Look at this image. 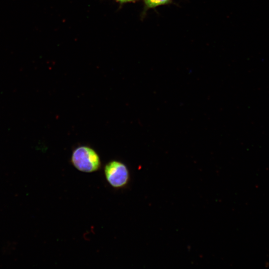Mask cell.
<instances>
[{
	"mask_svg": "<svg viewBox=\"0 0 269 269\" xmlns=\"http://www.w3.org/2000/svg\"><path fill=\"white\" fill-rule=\"evenodd\" d=\"M71 162L77 169L87 173L97 171L101 166L98 153L93 148L87 146H80L73 150Z\"/></svg>",
	"mask_w": 269,
	"mask_h": 269,
	"instance_id": "6da1fadb",
	"label": "cell"
},
{
	"mask_svg": "<svg viewBox=\"0 0 269 269\" xmlns=\"http://www.w3.org/2000/svg\"><path fill=\"white\" fill-rule=\"evenodd\" d=\"M143 9L141 13L142 18L149 9L171 3L173 0H143Z\"/></svg>",
	"mask_w": 269,
	"mask_h": 269,
	"instance_id": "3957f363",
	"label": "cell"
},
{
	"mask_svg": "<svg viewBox=\"0 0 269 269\" xmlns=\"http://www.w3.org/2000/svg\"><path fill=\"white\" fill-rule=\"evenodd\" d=\"M104 173L107 181L114 188L124 187L130 179L128 168L120 161L113 160L108 162L105 167Z\"/></svg>",
	"mask_w": 269,
	"mask_h": 269,
	"instance_id": "7a4b0ae2",
	"label": "cell"
},
{
	"mask_svg": "<svg viewBox=\"0 0 269 269\" xmlns=\"http://www.w3.org/2000/svg\"><path fill=\"white\" fill-rule=\"evenodd\" d=\"M117 2H119L121 5L131 2H135L138 0H114Z\"/></svg>",
	"mask_w": 269,
	"mask_h": 269,
	"instance_id": "277c9868",
	"label": "cell"
}]
</instances>
